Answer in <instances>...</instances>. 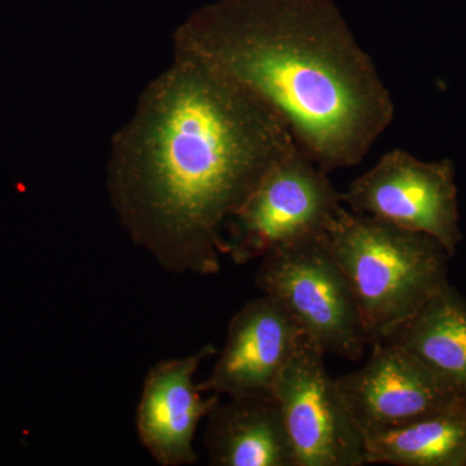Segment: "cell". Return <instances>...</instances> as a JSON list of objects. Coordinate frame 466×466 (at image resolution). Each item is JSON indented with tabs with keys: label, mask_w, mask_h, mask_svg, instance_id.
Returning a JSON list of instances; mask_svg holds the SVG:
<instances>
[{
	"label": "cell",
	"mask_w": 466,
	"mask_h": 466,
	"mask_svg": "<svg viewBox=\"0 0 466 466\" xmlns=\"http://www.w3.org/2000/svg\"><path fill=\"white\" fill-rule=\"evenodd\" d=\"M363 441L367 464L466 466V401Z\"/></svg>",
	"instance_id": "4fadbf2b"
},
{
	"label": "cell",
	"mask_w": 466,
	"mask_h": 466,
	"mask_svg": "<svg viewBox=\"0 0 466 466\" xmlns=\"http://www.w3.org/2000/svg\"><path fill=\"white\" fill-rule=\"evenodd\" d=\"M205 449L213 466H296L274 397L229 398L208 416Z\"/></svg>",
	"instance_id": "8fae6325"
},
{
	"label": "cell",
	"mask_w": 466,
	"mask_h": 466,
	"mask_svg": "<svg viewBox=\"0 0 466 466\" xmlns=\"http://www.w3.org/2000/svg\"><path fill=\"white\" fill-rule=\"evenodd\" d=\"M216 354L213 343H208L187 357L158 361L147 372L135 424L140 443L158 465L198 462L196 431L220 400L218 394L202 397L195 376L202 361Z\"/></svg>",
	"instance_id": "30bf717a"
},
{
	"label": "cell",
	"mask_w": 466,
	"mask_h": 466,
	"mask_svg": "<svg viewBox=\"0 0 466 466\" xmlns=\"http://www.w3.org/2000/svg\"><path fill=\"white\" fill-rule=\"evenodd\" d=\"M323 350L303 334L279 376L274 398L280 407L296 466H363L364 441L336 379L328 375Z\"/></svg>",
	"instance_id": "52a82bcc"
},
{
	"label": "cell",
	"mask_w": 466,
	"mask_h": 466,
	"mask_svg": "<svg viewBox=\"0 0 466 466\" xmlns=\"http://www.w3.org/2000/svg\"><path fill=\"white\" fill-rule=\"evenodd\" d=\"M296 146L265 104L200 58L174 51L113 135L110 204L162 269L216 275L226 223Z\"/></svg>",
	"instance_id": "6da1fadb"
},
{
	"label": "cell",
	"mask_w": 466,
	"mask_h": 466,
	"mask_svg": "<svg viewBox=\"0 0 466 466\" xmlns=\"http://www.w3.org/2000/svg\"><path fill=\"white\" fill-rule=\"evenodd\" d=\"M327 240L354 294L370 346L388 341L450 284L451 256L425 233L342 208Z\"/></svg>",
	"instance_id": "3957f363"
},
{
	"label": "cell",
	"mask_w": 466,
	"mask_h": 466,
	"mask_svg": "<svg viewBox=\"0 0 466 466\" xmlns=\"http://www.w3.org/2000/svg\"><path fill=\"white\" fill-rule=\"evenodd\" d=\"M174 51L265 104L327 174L360 164L394 119L375 63L330 0H218L177 27Z\"/></svg>",
	"instance_id": "7a4b0ae2"
},
{
	"label": "cell",
	"mask_w": 466,
	"mask_h": 466,
	"mask_svg": "<svg viewBox=\"0 0 466 466\" xmlns=\"http://www.w3.org/2000/svg\"><path fill=\"white\" fill-rule=\"evenodd\" d=\"M257 288L274 297L325 354L358 361L368 343L354 294L334 259L327 233L263 257Z\"/></svg>",
	"instance_id": "5b68a950"
},
{
	"label": "cell",
	"mask_w": 466,
	"mask_h": 466,
	"mask_svg": "<svg viewBox=\"0 0 466 466\" xmlns=\"http://www.w3.org/2000/svg\"><path fill=\"white\" fill-rule=\"evenodd\" d=\"M342 208V193L328 174L293 147L229 218L220 251L236 265L262 259L294 242L324 235Z\"/></svg>",
	"instance_id": "277c9868"
},
{
	"label": "cell",
	"mask_w": 466,
	"mask_h": 466,
	"mask_svg": "<svg viewBox=\"0 0 466 466\" xmlns=\"http://www.w3.org/2000/svg\"><path fill=\"white\" fill-rule=\"evenodd\" d=\"M466 400V299L447 285L390 339Z\"/></svg>",
	"instance_id": "7c38bea8"
},
{
	"label": "cell",
	"mask_w": 466,
	"mask_h": 466,
	"mask_svg": "<svg viewBox=\"0 0 466 466\" xmlns=\"http://www.w3.org/2000/svg\"><path fill=\"white\" fill-rule=\"evenodd\" d=\"M303 334L274 297L250 300L229 321L216 366L198 389L219 397H274L279 376Z\"/></svg>",
	"instance_id": "9c48e42d"
},
{
	"label": "cell",
	"mask_w": 466,
	"mask_h": 466,
	"mask_svg": "<svg viewBox=\"0 0 466 466\" xmlns=\"http://www.w3.org/2000/svg\"><path fill=\"white\" fill-rule=\"evenodd\" d=\"M336 383L361 437L466 401L392 342L372 346L363 368Z\"/></svg>",
	"instance_id": "ba28073f"
},
{
	"label": "cell",
	"mask_w": 466,
	"mask_h": 466,
	"mask_svg": "<svg viewBox=\"0 0 466 466\" xmlns=\"http://www.w3.org/2000/svg\"><path fill=\"white\" fill-rule=\"evenodd\" d=\"M342 202L354 213L431 236L451 257L461 244L455 165L451 159L426 162L406 150L392 149L350 184Z\"/></svg>",
	"instance_id": "8992f818"
}]
</instances>
